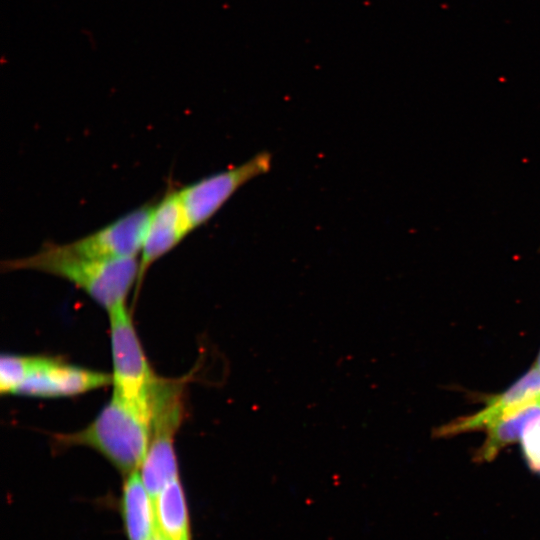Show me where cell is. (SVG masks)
Masks as SVG:
<instances>
[{
  "mask_svg": "<svg viewBox=\"0 0 540 540\" xmlns=\"http://www.w3.org/2000/svg\"><path fill=\"white\" fill-rule=\"evenodd\" d=\"M540 473V472H539Z\"/></svg>",
  "mask_w": 540,
  "mask_h": 540,
  "instance_id": "cell-16",
  "label": "cell"
},
{
  "mask_svg": "<svg viewBox=\"0 0 540 540\" xmlns=\"http://www.w3.org/2000/svg\"><path fill=\"white\" fill-rule=\"evenodd\" d=\"M108 316L113 394L136 404L158 407L169 381L154 374L126 305L109 312Z\"/></svg>",
  "mask_w": 540,
  "mask_h": 540,
  "instance_id": "cell-3",
  "label": "cell"
},
{
  "mask_svg": "<svg viewBox=\"0 0 540 540\" xmlns=\"http://www.w3.org/2000/svg\"><path fill=\"white\" fill-rule=\"evenodd\" d=\"M182 416L181 395L170 400L156 416L150 444L139 468L153 500L169 482L179 477L174 436Z\"/></svg>",
  "mask_w": 540,
  "mask_h": 540,
  "instance_id": "cell-6",
  "label": "cell"
},
{
  "mask_svg": "<svg viewBox=\"0 0 540 540\" xmlns=\"http://www.w3.org/2000/svg\"><path fill=\"white\" fill-rule=\"evenodd\" d=\"M193 228L178 195L168 190L154 204L139 254L137 288L148 269L161 257L173 250Z\"/></svg>",
  "mask_w": 540,
  "mask_h": 540,
  "instance_id": "cell-8",
  "label": "cell"
},
{
  "mask_svg": "<svg viewBox=\"0 0 540 540\" xmlns=\"http://www.w3.org/2000/svg\"><path fill=\"white\" fill-rule=\"evenodd\" d=\"M112 384V375L41 356L14 394L33 397L73 396Z\"/></svg>",
  "mask_w": 540,
  "mask_h": 540,
  "instance_id": "cell-7",
  "label": "cell"
},
{
  "mask_svg": "<svg viewBox=\"0 0 540 540\" xmlns=\"http://www.w3.org/2000/svg\"><path fill=\"white\" fill-rule=\"evenodd\" d=\"M538 419L540 400L499 419L486 428L487 437L476 454V460L491 461L503 448L522 439L527 428Z\"/></svg>",
  "mask_w": 540,
  "mask_h": 540,
  "instance_id": "cell-12",
  "label": "cell"
},
{
  "mask_svg": "<svg viewBox=\"0 0 540 540\" xmlns=\"http://www.w3.org/2000/svg\"><path fill=\"white\" fill-rule=\"evenodd\" d=\"M538 400H540V370L534 366L507 390L488 400L482 410L441 426L436 434L439 437H449L486 429L499 419Z\"/></svg>",
  "mask_w": 540,
  "mask_h": 540,
  "instance_id": "cell-9",
  "label": "cell"
},
{
  "mask_svg": "<svg viewBox=\"0 0 540 540\" xmlns=\"http://www.w3.org/2000/svg\"><path fill=\"white\" fill-rule=\"evenodd\" d=\"M535 367L540 370V352H539V354L537 356Z\"/></svg>",
  "mask_w": 540,
  "mask_h": 540,
  "instance_id": "cell-14",
  "label": "cell"
},
{
  "mask_svg": "<svg viewBox=\"0 0 540 540\" xmlns=\"http://www.w3.org/2000/svg\"><path fill=\"white\" fill-rule=\"evenodd\" d=\"M154 204H146L77 240L56 244L58 252L95 260L139 258Z\"/></svg>",
  "mask_w": 540,
  "mask_h": 540,
  "instance_id": "cell-5",
  "label": "cell"
},
{
  "mask_svg": "<svg viewBox=\"0 0 540 540\" xmlns=\"http://www.w3.org/2000/svg\"><path fill=\"white\" fill-rule=\"evenodd\" d=\"M6 271L32 270L71 282L83 290L107 313L126 305L127 296L138 282L139 259H85L65 255L47 243L37 253L2 263Z\"/></svg>",
  "mask_w": 540,
  "mask_h": 540,
  "instance_id": "cell-2",
  "label": "cell"
},
{
  "mask_svg": "<svg viewBox=\"0 0 540 540\" xmlns=\"http://www.w3.org/2000/svg\"><path fill=\"white\" fill-rule=\"evenodd\" d=\"M41 356L4 354L0 358V392L14 394L32 370Z\"/></svg>",
  "mask_w": 540,
  "mask_h": 540,
  "instance_id": "cell-13",
  "label": "cell"
},
{
  "mask_svg": "<svg viewBox=\"0 0 540 540\" xmlns=\"http://www.w3.org/2000/svg\"><path fill=\"white\" fill-rule=\"evenodd\" d=\"M120 510L128 540H150L157 533L154 500L139 470L126 476Z\"/></svg>",
  "mask_w": 540,
  "mask_h": 540,
  "instance_id": "cell-10",
  "label": "cell"
},
{
  "mask_svg": "<svg viewBox=\"0 0 540 540\" xmlns=\"http://www.w3.org/2000/svg\"><path fill=\"white\" fill-rule=\"evenodd\" d=\"M159 410L112 394L88 426L62 434L57 441L66 446L92 448L127 476L138 471L142 464Z\"/></svg>",
  "mask_w": 540,
  "mask_h": 540,
  "instance_id": "cell-1",
  "label": "cell"
},
{
  "mask_svg": "<svg viewBox=\"0 0 540 540\" xmlns=\"http://www.w3.org/2000/svg\"><path fill=\"white\" fill-rule=\"evenodd\" d=\"M272 158L261 152L240 165L209 175L178 190L193 230L207 223L246 183L267 173Z\"/></svg>",
  "mask_w": 540,
  "mask_h": 540,
  "instance_id": "cell-4",
  "label": "cell"
},
{
  "mask_svg": "<svg viewBox=\"0 0 540 540\" xmlns=\"http://www.w3.org/2000/svg\"><path fill=\"white\" fill-rule=\"evenodd\" d=\"M150 540H162V539H161L160 536L156 533V534L154 535V537L151 538Z\"/></svg>",
  "mask_w": 540,
  "mask_h": 540,
  "instance_id": "cell-15",
  "label": "cell"
},
{
  "mask_svg": "<svg viewBox=\"0 0 540 540\" xmlns=\"http://www.w3.org/2000/svg\"><path fill=\"white\" fill-rule=\"evenodd\" d=\"M156 532L162 540H191L189 515L179 477L154 499Z\"/></svg>",
  "mask_w": 540,
  "mask_h": 540,
  "instance_id": "cell-11",
  "label": "cell"
}]
</instances>
